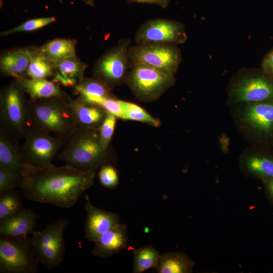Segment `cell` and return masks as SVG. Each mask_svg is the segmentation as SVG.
<instances>
[{"label": "cell", "instance_id": "cell-1", "mask_svg": "<svg viewBox=\"0 0 273 273\" xmlns=\"http://www.w3.org/2000/svg\"><path fill=\"white\" fill-rule=\"evenodd\" d=\"M20 188L30 201L70 208L93 185L96 172L70 165L38 167L26 164Z\"/></svg>", "mask_w": 273, "mask_h": 273}, {"label": "cell", "instance_id": "cell-2", "mask_svg": "<svg viewBox=\"0 0 273 273\" xmlns=\"http://www.w3.org/2000/svg\"><path fill=\"white\" fill-rule=\"evenodd\" d=\"M58 158L79 170L96 171L103 166L115 164L109 149L101 143L99 129L76 128L66 140Z\"/></svg>", "mask_w": 273, "mask_h": 273}, {"label": "cell", "instance_id": "cell-3", "mask_svg": "<svg viewBox=\"0 0 273 273\" xmlns=\"http://www.w3.org/2000/svg\"><path fill=\"white\" fill-rule=\"evenodd\" d=\"M232 107L234 124L250 146L261 149L273 142V101Z\"/></svg>", "mask_w": 273, "mask_h": 273}, {"label": "cell", "instance_id": "cell-4", "mask_svg": "<svg viewBox=\"0 0 273 273\" xmlns=\"http://www.w3.org/2000/svg\"><path fill=\"white\" fill-rule=\"evenodd\" d=\"M70 97L29 99L31 126L53 133L65 142L76 129L68 103Z\"/></svg>", "mask_w": 273, "mask_h": 273}, {"label": "cell", "instance_id": "cell-5", "mask_svg": "<svg viewBox=\"0 0 273 273\" xmlns=\"http://www.w3.org/2000/svg\"><path fill=\"white\" fill-rule=\"evenodd\" d=\"M25 94L15 79L0 93V129L18 139L24 138L31 126Z\"/></svg>", "mask_w": 273, "mask_h": 273}, {"label": "cell", "instance_id": "cell-6", "mask_svg": "<svg viewBox=\"0 0 273 273\" xmlns=\"http://www.w3.org/2000/svg\"><path fill=\"white\" fill-rule=\"evenodd\" d=\"M69 224L67 219H59L41 231L35 230L28 238L38 263L45 268H54L63 261L65 253L63 234Z\"/></svg>", "mask_w": 273, "mask_h": 273}, {"label": "cell", "instance_id": "cell-7", "mask_svg": "<svg viewBox=\"0 0 273 273\" xmlns=\"http://www.w3.org/2000/svg\"><path fill=\"white\" fill-rule=\"evenodd\" d=\"M175 82L174 76L168 75L142 64L131 63L124 83L140 101H155Z\"/></svg>", "mask_w": 273, "mask_h": 273}, {"label": "cell", "instance_id": "cell-8", "mask_svg": "<svg viewBox=\"0 0 273 273\" xmlns=\"http://www.w3.org/2000/svg\"><path fill=\"white\" fill-rule=\"evenodd\" d=\"M130 39L120 40L96 61L93 77L112 89L124 83L131 63L129 56Z\"/></svg>", "mask_w": 273, "mask_h": 273}, {"label": "cell", "instance_id": "cell-9", "mask_svg": "<svg viewBox=\"0 0 273 273\" xmlns=\"http://www.w3.org/2000/svg\"><path fill=\"white\" fill-rule=\"evenodd\" d=\"M38 263L28 238L0 236V273H35Z\"/></svg>", "mask_w": 273, "mask_h": 273}, {"label": "cell", "instance_id": "cell-10", "mask_svg": "<svg viewBox=\"0 0 273 273\" xmlns=\"http://www.w3.org/2000/svg\"><path fill=\"white\" fill-rule=\"evenodd\" d=\"M131 63L142 64L168 75L174 76L181 60L175 45L155 43L136 44L129 47Z\"/></svg>", "mask_w": 273, "mask_h": 273}, {"label": "cell", "instance_id": "cell-11", "mask_svg": "<svg viewBox=\"0 0 273 273\" xmlns=\"http://www.w3.org/2000/svg\"><path fill=\"white\" fill-rule=\"evenodd\" d=\"M21 151L25 162L38 167L54 165L52 160L65 143L62 139L45 130L31 126L26 132Z\"/></svg>", "mask_w": 273, "mask_h": 273}, {"label": "cell", "instance_id": "cell-12", "mask_svg": "<svg viewBox=\"0 0 273 273\" xmlns=\"http://www.w3.org/2000/svg\"><path fill=\"white\" fill-rule=\"evenodd\" d=\"M228 94L227 104L230 106L273 101V81L262 75H242L232 82Z\"/></svg>", "mask_w": 273, "mask_h": 273}, {"label": "cell", "instance_id": "cell-13", "mask_svg": "<svg viewBox=\"0 0 273 273\" xmlns=\"http://www.w3.org/2000/svg\"><path fill=\"white\" fill-rule=\"evenodd\" d=\"M187 39L184 25L162 18L151 19L142 24L136 32V44L155 43L176 45Z\"/></svg>", "mask_w": 273, "mask_h": 273}, {"label": "cell", "instance_id": "cell-14", "mask_svg": "<svg viewBox=\"0 0 273 273\" xmlns=\"http://www.w3.org/2000/svg\"><path fill=\"white\" fill-rule=\"evenodd\" d=\"M84 208L86 212L84 225L85 238L95 242L101 236L120 224L118 214L95 206L89 196H84Z\"/></svg>", "mask_w": 273, "mask_h": 273}, {"label": "cell", "instance_id": "cell-15", "mask_svg": "<svg viewBox=\"0 0 273 273\" xmlns=\"http://www.w3.org/2000/svg\"><path fill=\"white\" fill-rule=\"evenodd\" d=\"M242 173L253 178H273V157L266 155L260 148L250 146L244 149L239 157Z\"/></svg>", "mask_w": 273, "mask_h": 273}, {"label": "cell", "instance_id": "cell-16", "mask_svg": "<svg viewBox=\"0 0 273 273\" xmlns=\"http://www.w3.org/2000/svg\"><path fill=\"white\" fill-rule=\"evenodd\" d=\"M36 47H24L4 52L0 57L1 75L15 79L27 77V70Z\"/></svg>", "mask_w": 273, "mask_h": 273}, {"label": "cell", "instance_id": "cell-17", "mask_svg": "<svg viewBox=\"0 0 273 273\" xmlns=\"http://www.w3.org/2000/svg\"><path fill=\"white\" fill-rule=\"evenodd\" d=\"M127 227L120 223L101 236L95 242L92 253L102 258L110 257L128 247Z\"/></svg>", "mask_w": 273, "mask_h": 273}, {"label": "cell", "instance_id": "cell-18", "mask_svg": "<svg viewBox=\"0 0 273 273\" xmlns=\"http://www.w3.org/2000/svg\"><path fill=\"white\" fill-rule=\"evenodd\" d=\"M38 217L36 211L24 208L0 222V236L27 238L35 231Z\"/></svg>", "mask_w": 273, "mask_h": 273}, {"label": "cell", "instance_id": "cell-19", "mask_svg": "<svg viewBox=\"0 0 273 273\" xmlns=\"http://www.w3.org/2000/svg\"><path fill=\"white\" fill-rule=\"evenodd\" d=\"M18 140L0 129V169L22 174L26 163L22 156Z\"/></svg>", "mask_w": 273, "mask_h": 273}, {"label": "cell", "instance_id": "cell-20", "mask_svg": "<svg viewBox=\"0 0 273 273\" xmlns=\"http://www.w3.org/2000/svg\"><path fill=\"white\" fill-rule=\"evenodd\" d=\"M69 105L76 128L99 129L107 112L102 107L83 103L71 97Z\"/></svg>", "mask_w": 273, "mask_h": 273}, {"label": "cell", "instance_id": "cell-21", "mask_svg": "<svg viewBox=\"0 0 273 273\" xmlns=\"http://www.w3.org/2000/svg\"><path fill=\"white\" fill-rule=\"evenodd\" d=\"M76 99L86 104L99 106L104 99L115 97L112 88L93 77H84L73 87Z\"/></svg>", "mask_w": 273, "mask_h": 273}, {"label": "cell", "instance_id": "cell-22", "mask_svg": "<svg viewBox=\"0 0 273 273\" xmlns=\"http://www.w3.org/2000/svg\"><path fill=\"white\" fill-rule=\"evenodd\" d=\"M30 99L65 97L68 96L59 85L53 81L47 79H33L23 77L16 79Z\"/></svg>", "mask_w": 273, "mask_h": 273}, {"label": "cell", "instance_id": "cell-23", "mask_svg": "<svg viewBox=\"0 0 273 273\" xmlns=\"http://www.w3.org/2000/svg\"><path fill=\"white\" fill-rule=\"evenodd\" d=\"M194 266V262L185 253L168 252L161 255L155 268L159 273H190Z\"/></svg>", "mask_w": 273, "mask_h": 273}, {"label": "cell", "instance_id": "cell-24", "mask_svg": "<svg viewBox=\"0 0 273 273\" xmlns=\"http://www.w3.org/2000/svg\"><path fill=\"white\" fill-rule=\"evenodd\" d=\"M77 41L74 39L56 38L38 47L39 52L53 63L75 55Z\"/></svg>", "mask_w": 273, "mask_h": 273}, {"label": "cell", "instance_id": "cell-25", "mask_svg": "<svg viewBox=\"0 0 273 273\" xmlns=\"http://www.w3.org/2000/svg\"><path fill=\"white\" fill-rule=\"evenodd\" d=\"M55 73L52 62L39 52L38 47H36L27 70V77L33 79H47L53 77Z\"/></svg>", "mask_w": 273, "mask_h": 273}, {"label": "cell", "instance_id": "cell-26", "mask_svg": "<svg viewBox=\"0 0 273 273\" xmlns=\"http://www.w3.org/2000/svg\"><path fill=\"white\" fill-rule=\"evenodd\" d=\"M133 254V273H142L150 268H155L161 256L159 251L151 245L134 250Z\"/></svg>", "mask_w": 273, "mask_h": 273}, {"label": "cell", "instance_id": "cell-27", "mask_svg": "<svg viewBox=\"0 0 273 273\" xmlns=\"http://www.w3.org/2000/svg\"><path fill=\"white\" fill-rule=\"evenodd\" d=\"M55 72L64 77L74 79L78 82L84 77L87 65L82 61L76 55L61 61L53 63Z\"/></svg>", "mask_w": 273, "mask_h": 273}, {"label": "cell", "instance_id": "cell-28", "mask_svg": "<svg viewBox=\"0 0 273 273\" xmlns=\"http://www.w3.org/2000/svg\"><path fill=\"white\" fill-rule=\"evenodd\" d=\"M123 111V120L147 123L154 127L161 125L160 120L154 117L142 107L133 103L120 100Z\"/></svg>", "mask_w": 273, "mask_h": 273}, {"label": "cell", "instance_id": "cell-29", "mask_svg": "<svg viewBox=\"0 0 273 273\" xmlns=\"http://www.w3.org/2000/svg\"><path fill=\"white\" fill-rule=\"evenodd\" d=\"M24 208L21 196L15 189L0 195V222Z\"/></svg>", "mask_w": 273, "mask_h": 273}, {"label": "cell", "instance_id": "cell-30", "mask_svg": "<svg viewBox=\"0 0 273 273\" xmlns=\"http://www.w3.org/2000/svg\"><path fill=\"white\" fill-rule=\"evenodd\" d=\"M56 20V18L53 16L30 19L12 29L2 32L1 36H7L17 32L35 31L55 22Z\"/></svg>", "mask_w": 273, "mask_h": 273}, {"label": "cell", "instance_id": "cell-31", "mask_svg": "<svg viewBox=\"0 0 273 273\" xmlns=\"http://www.w3.org/2000/svg\"><path fill=\"white\" fill-rule=\"evenodd\" d=\"M117 118V117L115 115L107 112L99 128L101 142L105 150L109 149V145L114 132Z\"/></svg>", "mask_w": 273, "mask_h": 273}, {"label": "cell", "instance_id": "cell-32", "mask_svg": "<svg viewBox=\"0 0 273 273\" xmlns=\"http://www.w3.org/2000/svg\"><path fill=\"white\" fill-rule=\"evenodd\" d=\"M22 181V174L0 169V195L17 187L20 188Z\"/></svg>", "mask_w": 273, "mask_h": 273}, {"label": "cell", "instance_id": "cell-33", "mask_svg": "<svg viewBox=\"0 0 273 273\" xmlns=\"http://www.w3.org/2000/svg\"><path fill=\"white\" fill-rule=\"evenodd\" d=\"M98 176L101 185L107 189H114L118 185V173L113 165L108 164L101 167L99 170Z\"/></svg>", "mask_w": 273, "mask_h": 273}, {"label": "cell", "instance_id": "cell-34", "mask_svg": "<svg viewBox=\"0 0 273 273\" xmlns=\"http://www.w3.org/2000/svg\"><path fill=\"white\" fill-rule=\"evenodd\" d=\"M99 106L104 108L107 112L110 113L116 117L123 119V111L120 100L115 97L107 98L103 99Z\"/></svg>", "mask_w": 273, "mask_h": 273}, {"label": "cell", "instance_id": "cell-35", "mask_svg": "<svg viewBox=\"0 0 273 273\" xmlns=\"http://www.w3.org/2000/svg\"><path fill=\"white\" fill-rule=\"evenodd\" d=\"M52 81L57 84H60L64 87H74L78 82L76 80L64 77L60 73L56 72H55Z\"/></svg>", "mask_w": 273, "mask_h": 273}, {"label": "cell", "instance_id": "cell-36", "mask_svg": "<svg viewBox=\"0 0 273 273\" xmlns=\"http://www.w3.org/2000/svg\"><path fill=\"white\" fill-rule=\"evenodd\" d=\"M262 69L267 76L273 77V50L269 52L264 59Z\"/></svg>", "mask_w": 273, "mask_h": 273}, {"label": "cell", "instance_id": "cell-37", "mask_svg": "<svg viewBox=\"0 0 273 273\" xmlns=\"http://www.w3.org/2000/svg\"><path fill=\"white\" fill-rule=\"evenodd\" d=\"M130 3H140L153 4L159 6L163 8H166L171 0H126Z\"/></svg>", "mask_w": 273, "mask_h": 273}, {"label": "cell", "instance_id": "cell-38", "mask_svg": "<svg viewBox=\"0 0 273 273\" xmlns=\"http://www.w3.org/2000/svg\"><path fill=\"white\" fill-rule=\"evenodd\" d=\"M262 180L268 195L273 201V178H265Z\"/></svg>", "mask_w": 273, "mask_h": 273}, {"label": "cell", "instance_id": "cell-39", "mask_svg": "<svg viewBox=\"0 0 273 273\" xmlns=\"http://www.w3.org/2000/svg\"><path fill=\"white\" fill-rule=\"evenodd\" d=\"M1 1H2V0H1ZM2 1H3V0H2ZM1 3H2V2H1Z\"/></svg>", "mask_w": 273, "mask_h": 273}]
</instances>
